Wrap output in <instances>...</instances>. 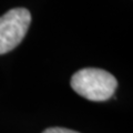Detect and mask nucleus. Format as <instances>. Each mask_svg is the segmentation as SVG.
Returning <instances> with one entry per match:
<instances>
[{"label": "nucleus", "mask_w": 133, "mask_h": 133, "mask_svg": "<svg viewBox=\"0 0 133 133\" xmlns=\"http://www.w3.org/2000/svg\"><path fill=\"white\" fill-rule=\"evenodd\" d=\"M70 84L80 97L90 101L103 102L113 97L118 88V80L105 70L83 68L72 76Z\"/></svg>", "instance_id": "nucleus-1"}, {"label": "nucleus", "mask_w": 133, "mask_h": 133, "mask_svg": "<svg viewBox=\"0 0 133 133\" xmlns=\"http://www.w3.org/2000/svg\"><path fill=\"white\" fill-rule=\"evenodd\" d=\"M30 23L31 14L26 8H14L0 17V55L18 47Z\"/></svg>", "instance_id": "nucleus-2"}, {"label": "nucleus", "mask_w": 133, "mask_h": 133, "mask_svg": "<svg viewBox=\"0 0 133 133\" xmlns=\"http://www.w3.org/2000/svg\"><path fill=\"white\" fill-rule=\"evenodd\" d=\"M42 133H80L70 129H65V128H48L42 132Z\"/></svg>", "instance_id": "nucleus-3"}]
</instances>
